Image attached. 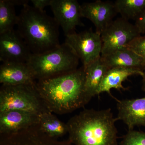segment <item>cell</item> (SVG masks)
<instances>
[{"label":"cell","mask_w":145,"mask_h":145,"mask_svg":"<svg viewBox=\"0 0 145 145\" xmlns=\"http://www.w3.org/2000/svg\"><path fill=\"white\" fill-rule=\"evenodd\" d=\"M83 66L56 77L36 81V88L50 112L63 114L84 107L91 100L85 89Z\"/></svg>","instance_id":"6da1fadb"},{"label":"cell","mask_w":145,"mask_h":145,"mask_svg":"<svg viewBox=\"0 0 145 145\" xmlns=\"http://www.w3.org/2000/svg\"><path fill=\"white\" fill-rule=\"evenodd\" d=\"M111 108L85 109L67 123L68 140L73 145H119Z\"/></svg>","instance_id":"7a4b0ae2"},{"label":"cell","mask_w":145,"mask_h":145,"mask_svg":"<svg viewBox=\"0 0 145 145\" xmlns=\"http://www.w3.org/2000/svg\"><path fill=\"white\" fill-rule=\"evenodd\" d=\"M17 31L32 54L48 52L60 45L59 26L45 11L27 5L18 15Z\"/></svg>","instance_id":"3957f363"},{"label":"cell","mask_w":145,"mask_h":145,"mask_svg":"<svg viewBox=\"0 0 145 145\" xmlns=\"http://www.w3.org/2000/svg\"><path fill=\"white\" fill-rule=\"evenodd\" d=\"M79 60L71 47L65 42L48 52L31 54L26 63L35 80L38 81L77 69Z\"/></svg>","instance_id":"277c9868"},{"label":"cell","mask_w":145,"mask_h":145,"mask_svg":"<svg viewBox=\"0 0 145 145\" xmlns=\"http://www.w3.org/2000/svg\"><path fill=\"white\" fill-rule=\"evenodd\" d=\"M9 110H20L38 115L50 112L38 93L36 85H1L0 112Z\"/></svg>","instance_id":"5b68a950"},{"label":"cell","mask_w":145,"mask_h":145,"mask_svg":"<svg viewBox=\"0 0 145 145\" xmlns=\"http://www.w3.org/2000/svg\"><path fill=\"white\" fill-rule=\"evenodd\" d=\"M141 36L135 24L121 18L113 20L101 34V56L127 47L133 40Z\"/></svg>","instance_id":"8992f818"},{"label":"cell","mask_w":145,"mask_h":145,"mask_svg":"<svg viewBox=\"0 0 145 145\" xmlns=\"http://www.w3.org/2000/svg\"><path fill=\"white\" fill-rule=\"evenodd\" d=\"M65 42L69 45L81 60L83 67L101 58L102 50L101 34L92 30L74 32L65 36Z\"/></svg>","instance_id":"52a82bcc"},{"label":"cell","mask_w":145,"mask_h":145,"mask_svg":"<svg viewBox=\"0 0 145 145\" xmlns=\"http://www.w3.org/2000/svg\"><path fill=\"white\" fill-rule=\"evenodd\" d=\"M50 6L65 36L75 32L77 26H84L82 7L76 0H51Z\"/></svg>","instance_id":"ba28073f"},{"label":"cell","mask_w":145,"mask_h":145,"mask_svg":"<svg viewBox=\"0 0 145 145\" xmlns=\"http://www.w3.org/2000/svg\"><path fill=\"white\" fill-rule=\"evenodd\" d=\"M32 53L17 30L0 34V61L2 63H25Z\"/></svg>","instance_id":"9c48e42d"},{"label":"cell","mask_w":145,"mask_h":145,"mask_svg":"<svg viewBox=\"0 0 145 145\" xmlns=\"http://www.w3.org/2000/svg\"><path fill=\"white\" fill-rule=\"evenodd\" d=\"M0 145H73L69 141L51 138L42 131L39 125L19 132L0 135Z\"/></svg>","instance_id":"30bf717a"},{"label":"cell","mask_w":145,"mask_h":145,"mask_svg":"<svg viewBox=\"0 0 145 145\" xmlns=\"http://www.w3.org/2000/svg\"><path fill=\"white\" fill-rule=\"evenodd\" d=\"M83 18L93 24L96 31L101 34L117 14L114 3L100 0L85 3L81 5Z\"/></svg>","instance_id":"8fae6325"},{"label":"cell","mask_w":145,"mask_h":145,"mask_svg":"<svg viewBox=\"0 0 145 145\" xmlns=\"http://www.w3.org/2000/svg\"><path fill=\"white\" fill-rule=\"evenodd\" d=\"M118 121L126 125L128 130L135 126L145 127V96L140 99L117 101Z\"/></svg>","instance_id":"7c38bea8"},{"label":"cell","mask_w":145,"mask_h":145,"mask_svg":"<svg viewBox=\"0 0 145 145\" xmlns=\"http://www.w3.org/2000/svg\"><path fill=\"white\" fill-rule=\"evenodd\" d=\"M39 123V115L20 110L0 112V135L19 132Z\"/></svg>","instance_id":"4fadbf2b"},{"label":"cell","mask_w":145,"mask_h":145,"mask_svg":"<svg viewBox=\"0 0 145 145\" xmlns=\"http://www.w3.org/2000/svg\"><path fill=\"white\" fill-rule=\"evenodd\" d=\"M36 81L25 63H2L0 66V83L3 85L35 86Z\"/></svg>","instance_id":"5bb4252c"},{"label":"cell","mask_w":145,"mask_h":145,"mask_svg":"<svg viewBox=\"0 0 145 145\" xmlns=\"http://www.w3.org/2000/svg\"><path fill=\"white\" fill-rule=\"evenodd\" d=\"M139 75L142 76L144 71L140 69L125 67H114L110 69L104 76L98 91V95L100 93L106 92L115 99L111 94L110 90L115 89L121 91L127 89L123 85V82L132 75Z\"/></svg>","instance_id":"9a60e30c"},{"label":"cell","mask_w":145,"mask_h":145,"mask_svg":"<svg viewBox=\"0 0 145 145\" xmlns=\"http://www.w3.org/2000/svg\"><path fill=\"white\" fill-rule=\"evenodd\" d=\"M101 59L109 69L125 67L140 69L144 71L145 60L128 47L119 50L111 54L101 56Z\"/></svg>","instance_id":"2e32d148"},{"label":"cell","mask_w":145,"mask_h":145,"mask_svg":"<svg viewBox=\"0 0 145 145\" xmlns=\"http://www.w3.org/2000/svg\"><path fill=\"white\" fill-rule=\"evenodd\" d=\"M84 69L85 89L91 98L98 95V91L104 76L109 69L101 58L88 65Z\"/></svg>","instance_id":"e0dca14e"},{"label":"cell","mask_w":145,"mask_h":145,"mask_svg":"<svg viewBox=\"0 0 145 145\" xmlns=\"http://www.w3.org/2000/svg\"><path fill=\"white\" fill-rule=\"evenodd\" d=\"M39 126L42 132L48 136L57 139L68 133V127L53 113L47 112L39 115Z\"/></svg>","instance_id":"ac0fdd59"},{"label":"cell","mask_w":145,"mask_h":145,"mask_svg":"<svg viewBox=\"0 0 145 145\" xmlns=\"http://www.w3.org/2000/svg\"><path fill=\"white\" fill-rule=\"evenodd\" d=\"M117 13L127 20H135L145 10V0H117L114 2Z\"/></svg>","instance_id":"d6986e66"},{"label":"cell","mask_w":145,"mask_h":145,"mask_svg":"<svg viewBox=\"0 0 145 145\" xmlns=\"http://www.w3.org/2000/svg\"><path fill=\"white\" fill-rule=\"evenodd\" d=\"M15 5L12 0L0 1V34L13 29L18 23Z\"/></svg>","instance_id":"ffe728a7"},{"label":"cell","mask_w":145,"mask_h":145,"mask_svg":"<svg viewBox=\"0 0 145 145\" xmlns=\"http://www.w3.org/2000/svg\"><path fill=\"white\" fill-rule=\"evenodd\" d=\"M119 145H145V132L134 129L128 130Z\"/></svg>","instance_id":"44dd1931"},{"label":"cell","mask_w":145,"mask_h":145,"mask_svg":"<svg viewBox=\"0 0 145 145\" xmlns=\"http://www.w3.org/2000/svg\"><path fill=\"white\" fill-rule=\"evenodd\" d=\"M127 47L132 50L145 60V35L136 38Z\"/></svg>","instance_id":"7402d4cb"},{"label":"cell","mask_w":145,"mask_h":145,"mask_svg":"<svg viewBox=\"0 0 145 145\" xmlns=\"http://www.w3.org/2000/svg\"><path fill=\"white\" fill-rule=\"evenodd\" d=\"M135 21V25L140 34L145 35V10Z\"/></svg>","instance_id":"603a6c76"},{"label":"cell","mask_w":145,"mask_h":145,"mask_svg":"<svg viewBox=\"0 0 145 145\" xmlns=\"http://www.w3.org/2000/svg\"><path fill=\"white\" fill-rule=\"evenodd\" d=\"M32 7L37 10L44 11V8L46 7L50 6L51 0H31Z\"/></svg>","instance_id":"cb8c5ba5"},{"label":"cell","mask_w":145,"mask_h":145,"mask_svg":"<svg viewBox=\"0 0 145 145\" xmlns=\"http://www.w3.org/2000/svg\"><path fill=\"white\" fill-rule=\"evenodd\" d=\"M142 90L145 91V68L144 70V75L142 76Z\"/></svg>","instance_id":"d4e9b609"}]
</instances>
